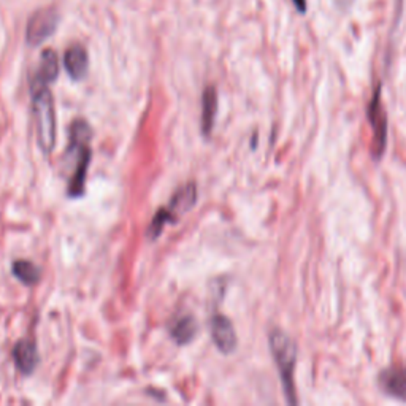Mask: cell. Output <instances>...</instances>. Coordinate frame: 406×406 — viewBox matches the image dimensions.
I'll list each match as a JSON object with an SVG mask.
<instances>
[{"label": "cell", "instance_id": "1", "mask_svg": "<svg viewBox=\"0 0 406 406\" xmlns=\"http://www.w3.org/2000/svg\"><path fill=\"white\" fill-rule=\"evenodd\" d=\"M92 130L84 119H75L70 127V142L67 148V158H75V167L68 181V195L78 199L84 194L86 176H88L91 164V146Z\"/></svg>", "mask_w": 406, "mask_h": 406}, {"label": "cell", "instance_id": "2", "mask_svg": "<svg viewBox=\"0 0 406 406\" xmlns=\"http://www.w3.org/2000/svg\"><path fill=\"white\" fill-rule=\"evenodd\" d=\"M32 112L38 146L51 154L56 144V112L48 84L32 83Z\"/></svg>", "mask_w": 406, "mask_h": 406}, {"label": "cell", "instance_id": "3", "mask_svg": "<svg viewBox=\"0 0 406 406\" xmlns=\"http://www.w3.org/2000/svg\"><path fill=\"white\" fill-rule=\"evenodd\" d=\"M269 343L271 356H273L278 371H280L283 389L284 393H286L287 402L291 405H295L297 403V397H295L294 373L295 363H297V347H295V343L291 336L284 333L280 329L271 330L269 335Z\"/></svg>", "mask_w": 406, "mask_h": 406}, {"label": "cell", "instance_id": "4", "mask_svg": "<svg viewBox=\"0 0 406 406\" xmlns=\"http://www.w3.org/2000/svg\"><path fill=\"white\" fill-rule=\"evenodd\" d=\"M57 22H59V15L56 8H40L33 13L27 22L26 29V40L29 45L38 46L45 40H48L53 36Z\"/></svg>", "mask_w": 406, "mask_h": 406}, {"label": "cell", "instance_id": "5", "mask_svg": "<svg viewBox=\"0 0 406 406\" xmlns=\"http://www.w3.org/2000/svg\"><path fill=\"white\" fill-rule=\"evenodd\" d=\"M379 94H381V91L378 89L375 92L373 100H371L368 107V121L371 127H373V133H375V144H373L375 158H381L382 153H384L386 138H387V118L381 105Z\"/></svg>", "mask_w": 406, "mask_h": 406}, {"label": "cell", "instance_id": "6", "mask_svg": "<svg viewBox=\"0 0 406 406\" xmlns=\"http://www.w3.org/2000/svg\"><path fill=\"white\" fill-rule=\"evenodd\" d=\"M211 338L218 349L225 356L234 352L236 349V343H239L234 324L230 322L229 317L223 315H216L211 319Z\"/></svg>", "mask_w": 406, "mask_h": 406}, {"label": "cell", "instance_id": "7", "mask_svg": "<svg viewBox=\"0 0 406 406\" xmlns=\"http://www.w3.org/2000/svg\"><path fill=\"white\" fill-rule=\"evenodd\" d=\"M63 66L72 80H83L89 68V56L84 46L80 43L72 45L63 56Z\"/></svg>", "mask_w": 406, "mask_h": 406}, {"label": "cell", "instance_id": "8", "mask_svg": "<svg viewBox=\"0 0 406 406\" xmlns=\"http://www.w3.org/2000/svg\"><path fill=\"white\" fill-rule=\"evenodd\" d=\"M13 361L16 368L22 375L29 376L33 373L38 363V352L37 346L31 340H20L13 347Z\"/></svg>", "mask_w": 406, "mask_h": 406}, {"label": "cell", "instance_id": "9", "mask_svg": "<svg viewBox=\"0 0 406 406\" xmlns=\"http://www.w3.org/2000/svg\"><path fill=\"white\" fill-rule=\"evenodd\" d=\"M379 384L389 396L406 402V367H392L379 375Z\"/></svg>", "mask_w": 406, "mask_h": 406}, {"label": "cell", "instance_id": "10", "mask_svg": "<svg viewBox=\"0 0 406 406\" xmlns=\"http://www.w3.org/2000/svg\"><path fill=\"white\" fill-rule=\"evenodd\" d=\"M195 203H197V186L195 183H188L173 194L170 205H168L167 210L170 211V214L176 221L181 214L193 210Z\"/></svg>", "mask_w": 406, "mask_h": 406}, {"label": "cell", "instance_id": "11", "mask_svg": "<svg viewBox=\"0 0 406 406\" xmlns=\"http://www.w3.org/2000/svg\"><path fill=\"white\" fill-rule=\"evenodd\" d=\"M59 75V57L54 50H45L40 57V63L32 83L51 84Z\"/></svg>", "mask_w": 406, "mask_h": 406}, {"label": "cell", "instance_id": "12", "mask_svg": "<svg viewBox=\"0 0 406 406\" xmlns=\"http://www.w3.org/2000/svg\"><path fill=\"white\" fill-rule=\"evenodd\" d=\"M216 113H218V92L214 86H208L202 97V132L205 137L211 135Z\"/></svg>", "mask_w": 406, "mask_h": 406}, {"label": "cell", "instance_id": "13", "mask_svg": "<svg viewBox=\"0 0 406 406\" xmlns=\"http://www.w3.org/2000/svg\"><path fill=\"white\" fill-rule=\"evenodd\" d=\"M197 335V322L193 316H179L170 326V336L176 345L184 346L193 343Z\"/></svg>", "mask_w": 406, "mask_h": 406}, {"label": "cell", "instance_id": "14", "mask_svg": "<svg viewBox=\"0 0 406 406\" xmlns=\"http://www.w3.org/2000/svg\"><path fill=\"white\" fill-rule=\"evenodd\" d=\"M13 275L18 278V280L26 284V286H32V284H37L42 278V270L38 269L36 264H32L31 260H15L13 264Z\"/></svg>", "mask_w": 406, "mask_h": 406}, {"label": "cell", "instance_id": "15", "mask_svg": "<svg viewBox=\"0 0 406 406\" xmlns=\"http://www.w3.org/2000/svg\"><path fill=\"white\" fill-rule=\"evenodd\" d=\"M168 223H175V218L172 216L170 211H168L167 208H160V210L154 214L153 223H151L149 229L146 232L148 239L149 240L158 239V236L162 234V230H164V225Z\"/></svg>", "mask_w": 406, "mask_h": 406}, {"label": "cell", "instance_id": "16", "mask_svg": "<svg viewBox=\"0 0 406 406\" xmlns=\"http://www.w3.org/2000/svg\"><path fill=\"white\" fill-rule=\"evenodd\" d=\"M292 2L295 3V7H297V10L300 11V13H305V11H306V0H292Z\"/></svg>", "mask_w": 406, "mask_h": 406}]
</instances>
